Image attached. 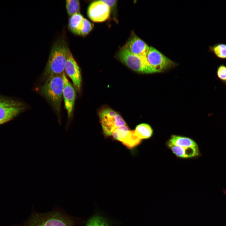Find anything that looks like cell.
<instances>
[{"instance_id":"obj_1","label":"cell","mask_w":226,"mask_h":226,"mask_svg":"<svg viewBox=\"0 0 226 226\" xmlns=\"http://www.w3.org/2000/svg\"><path fill=\"white\" fill-rule=\"evenodd\" d=\"M67 43L63 39L57 40L53 45L45 67L44 74L47 78L63 74L68 50Z\"/></svg>"},{"instance_id":"obj_2","label":"cell","mask_w":226,"mask_h":226,"mask_svg":"<svg viewBox=\"0 0 226 226\" xmlns=\"http://www.w3.org/2000/svg\"><path fill=\"white\" fill-rule=\"evenodd\" d=\"M81 221H76L59 212L54 211L33 213L25 223L15 226H74Z\"/></svg>"},{"instance_id":"obj_3","label":"cell","mask_w":226,"mask_h":226,"mask_svg":"<svg viewBox=\"0 0 226 226\" xmlns=\"http://www.w3.org/2000/svg\"><path fill=\"white\" fill-rule=\"evenodd\" d=\"M63 73L48 77L41 89L42 94L58 113H59L61 110L63 98Z\"/></svg>"},{"instance_id":"obj_4","label":"cell","mask_w":226,"mask_h":226,"mask_svg":"<svg viewBox=\"0 0 226 226\" xmlns=\"http://www.w3.org/2000/svg\"><path fill=\"white\" fill-rule=\"evenodd\" d=\"M118 57L122 62L135 72L147 74L157 73L149 63L147 56L133 54L123 47L119 52Z\"/></svg>"},{"instance_id":"obj_5","label":"cell","mask_w":226,"mask_h":226,"mask_svg":"<svg viewBox=\"0 0 226 226\" xmlns=\"http://www.w3.org/2000/svg\"><path fill=\"white\" fill-rule=\"evenodd\" d=\"M101 125L104 135L106 137L112 135L117 128L127 124L121 116L110 108H105L99 112Z\"/></svg>"},{"instance_id":"obj_6","label":"cell","mask_w":226,"mask_h":226,"mask_svg":"<svg viewBox=\"0 0 226 226\" xmlns=\"http://www.w3.org/2000/svg\"><path fill=\"white\" fill-rule=\"evenodd\" d=\"M147 57L149 63L157 73L167 70L176 65L175 62L152 47H150Z\"/></svg>"},{"instance_id":"obj_7","label":"cell","mask_w":226,"mask_h":226,"mask_svg":"<svg viewBox=\"0 0 226 226\" xmlns=\"http://www.w3.org/2000/svg\"><path fill=\"white\" fill-rule=\"evenodd\" d=\"M72 80L73 85L79 92L81 91L82 76L80 68L71 51L68 49L64 72Z\"/></svg>"},{"instance_id":"obj_8","label":"cell","mask_w":226,"mask_h":226,"mask_svg":"<svg viewBox=\"0 0 226 226\" xmlns=\"http://www.w3.org/2000/svg\"><path fill=\"white\" fill-rule=\"evenodd\" d=\"M110 8L101 0L94 1L89 5L87 11L89 18L95 22H101L109 18Z\"/></svg>"},{"instance_id":"obj_9","label":"cell","mask_w":226,"mask_h":226,"mask_svg":"<svg viewBox=\"0 0 226 226\" xmlns=\"http://www.w3.org/2000/svg\"><path fill=\"white\" fill-rule=\"evenodd\" d=\"M64 88L63 98L68 116L70 118L73 115L76 99V92L74 87L70 83L65 73L63 74Z\"/></svg>"},{"instance_id":"obj_10","label":"cell","mask_w":226,"mask_h":226,"mask_svg":"<svg viewBox=\"0 0 226 226\" xmlns=\"http://www.w3.org/2000/svg\"><path fill=\"white\" fill-rule=\"evenodd\" d=\"M124 47L133 54L147 56L150 47L142 40L134 35L129 40Z\"/></svg>"},{"instance_id":"obj_11","label":"cell","mask_w":226,"mask_h":226,"mask_svg":"<svg viewBox=\"0 0 226 226\" xmlns=\"http://www.w3.org/2000/svg\"><path fill=\"white\" fill-rule=\"evenodd\" d=\"M24 105L0 107V123H5L13 119L25 109Z\"/></svg>"},{"instance_id":"obj_12","label":"cell","mask_w":226,"mask_h":226,"mask_svg":"<svg viewBox=\"0 0 226 226\" xmlns=\"http://www.w3.org/2000/svg\"><path fill=\"white\" fill-rule=\"evenodd\" d=\"M168 145L176 155L183 158H189L197 156L199 154L198 147H184L173 145L169 143Z\"/></svg>"},{"instance_id":"obj_13","label":"cell","mask_w":226,"mask_h":226,"mask_svg":"<svg viewBox=\"0 0 226 226\" xmlns=\"http://www.w3.org/2000/svg\"><path fill=\"white\" fill-rule=\"evenodd\" d=\"M176 146L184 147H198L196 143L191 139L188 137L173 135L169 142Z\"/></svg>"},{"instance_id":"obj_14","label":"cell","mask_w":226,"mask_h":226,"mask_svg":"<svg viewBox=\"0 0 226 226\" xmlns=\"http://www.w3.org/2000/svg\"><path fill=\"white\" fill-rule=\"evenodd\" d=\"M85 226H111L108 219L100 213H97L89 218Z\"/></svg>"},{"instance_id":"obj_15","label":"cell","mask_w":226,"mask_h":226,"mask_svg":"<svg viewBox=\"0 0 226 226\" xmlns=\"http://www.w3.org/2000/svg\"><path fill=\"white\" fill-rule=\"evenodd\" d=\"M134 131L137 136L141 140L150 138L153 133V130L148 124L143 123L137 126Z\"/></svg>"},{"instance_id":"obj_16","label":"cell","mask_w":226,"mask_h":226,"mask_svg":"<svg viewBox=\"0 0 226 226\" xmlns=\"http://www.w3.org/2000/svg\"><path fill=\"white\" fill-rule=\"evenodd\" d=\"M209 51L216 57L221 60H226V44L217 43L210 46Z\"/></svg>"},{"instance_id":"obj_17","label":"cell","mask_w":226,"mask_h":226,"mask_svg":"<svg viewBox=\"0 0 226 226\" xmlns=\"http://www.w3.org/2000/svg\"><path fill=\"white\" fill-rule=\"evenodd\" d=\"M141 140L135 135L134 130H130L121 143L128 149H132L139 145Z\"/></svg>"},{"instance_id":"obj_18","label":"cell","mask_w":226,"mask_h":226,"mask_svg":"<svg viewBox=\"0 0 226 226\" xmlns=\"http://www.w3.org/2000/svg\"><path fill=\"white\" fill-rule=\"evenodd\" d=\"M93 28V24L88 20L84 18L78 27L74 34L80 35H86L91 31Z\"/></svg>"},{"instance_id":"obj_19","label":"cell","mask_w":226,"mask_h":226,"mask_svg":"<svg viewBox=\"0 0 226 226\" xmlns=\"http://www.w3.org/2000/svg\"><path fill=\"white\" fill-rule=\"evenodd\" d=\"M66 6L67 13L70 17L75 14L80 13V5L78 0H66Z\"/></svg>"},{"instance_id":"obj_20","label":"cell","mask_w":226,"mask_h":226,"mask_svg":"<svg viewBox=\"0 0 226 226\" xmlns=\"http://www.w3.org/2000/svg\"><path fill=\"white\" fill-rule=\"evenodd\" d=\"M130 130L127 125L122 126L116 128L111 136L114 139L121 143L128 135Z\"/></svg>"},{"instance_id":"obj_21","label":"cell","mask_w":226,"mask_h":226,"mask_svg":"<svg viewBox=\"0 0 226 226\" xmlns=\"http://www.w3.org/2000/svg\"><path fill=\"white\" fill-rule=\"evenodd\" d=\"M84 17L80 13L75 14L70 17L68 23V26L70 30L73 33L78 26L82 21Z\"/></svg>"},{"instance_id":"obj_22","label":"cell","mask_w":226,"mask_h":226,"mask_svg":"<svg viewBox=\"0 0 226 226\" xmlns=\"http://www.w3.org/2000/svg\"><path fill=\"white\" fill-rule=\"evenodd\" d=\"M216 74L219 80L224 85H226V65L222 63L217 67Z\"/></svg>"},{"instance_id":"obj_23","label":"cell","mask_w":226,"mask_h":226,"mask_svg":"<svg viewBox=\"0 0 226 226\" xmlns=\"http://www.w3.org/2000/svg\"><path fill=\"white\" fill-rule=\"evenodd\" d=\"M23 105H24L22 103L16 100L6 98H0V107Z\"/></svg>"},{"instance_id":"obj_24","label":"cell","mask_w":226,"mask_h":226,"mask_svg":"<svg viewBox=\"0 0 226 226\" xmlns=\"http://www.w3.org/2000/svg\"><path fill=\"white\" fill-rule=\"evenodd\" d=\"M102 2H104L107 5H108L110 8V7L114 5L116 3V0H101Z\"/></svg>"},{"instance_id":"obj_25","label":"cell","mask_w":226,"mask_h":226,"mask_svg":"<svg viewBox=\"0 0 226 226\" xmlns=\"http://www.w3.org/2000/svg\"><path fill=\"white\" fill-rule=\"evenodd\" d=\"M1 124H2L0 123V125H1Z\"/></svg>"}]
</instances>
